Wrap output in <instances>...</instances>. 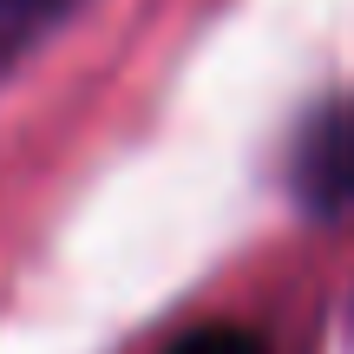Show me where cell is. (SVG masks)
<instances>
[{
    "label": "cell",
    "mask_w": 354,
    "mask_h": 354,
    "mask_svg": "<svg viewBox=\"0 0 354 354\" xmlns=\"http://www.w3.org/2000/svg\"><path fill=\"white\" fill-rule=\"evenodd\" d=\"M289 190L315 216H354V92L302 118L289 145Z\"/></svg>",
    "instance_id": "obj_1"
},
{
    "label": "cell",
    "mask_w": 354,
    "mask_h": 354,
    "mask_svg": "<svg viewBox=\"0 0 354 354\" xmlns=\"http://www.w3.org/2000/svg\"><path fill=\"white\" fill-rule=\"evenodd\" d=\"M79 0H0V79L73 13Z\"/></svg>",
    "instance_id": "obj_2"
},
{
    "label": "cell",
    "mask_w": 354,
    "mask_h": 354,
    "mask_svg": "<svg viewBox=\"0 0 354 354\" xmlns=\"http://www.w3.org/2000/svg\"><path fill=\"white\" fill-rule=\"evenodd\" d=\"M165 354H269V342H263V335H250V328H236V322H210V328L177 335Z\"/></svg>",
    "instance_id": "obj_3"
}]
</instances>
